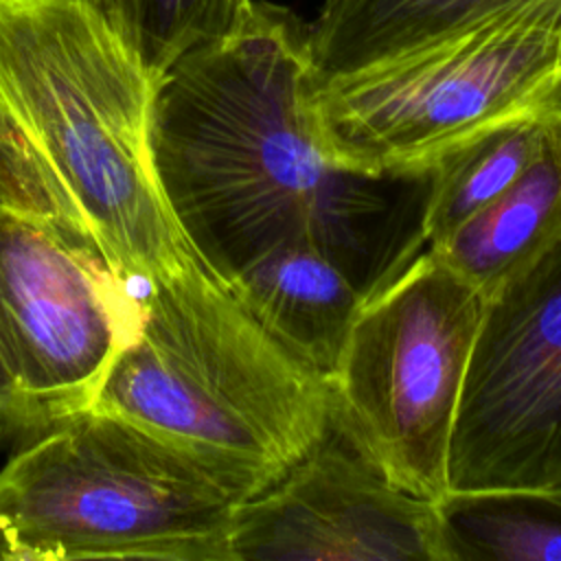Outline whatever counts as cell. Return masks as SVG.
<instances>
[{
  "instance_id": "obj_8",
  "label": "cell",
  "mask_w": 561,
  "mask_h": 561,
  "mask_svg": "<svg viewBox=\"0 0 561 561\" xmlns=\"http://www.w3.org/2000/svg\"><path fill=\"white\" fill-rule=\"evenodd\" d=\"M561 484V243L484 305L449 449V491Z\"/></svg>"
},
{
  "instance_id": "obj_14",
  "label": "cell",
  "mask_w": 561,
  "mask_h": 561,
  "mask_svg": "<svg viewBox=\"0 0 561 561\" xmlns=\"http://www.w3.org/2000/svg\"><path fill=\"white\" fill-rule=\"evenodd\" d=\"M548 121L530 118L495 129L447 156L430 171L421 208L425 248L445 241L519 178L537 156Z\"/></svg>"
},
{
  "instance_id": "obj_4",
  "label": "cell",
  "mask_w": 561,
  "mask_h": 561,
  "mask_svg": "<svg viewBox=\"0 0 561 561\" xmlns=\"http://www.w3.org/2000/svg\"><path fill=\"white\" fill-rule=\"evenodd\" d=\"M239 504L197 454L90 408L0 469V559L228 561Z\"/></svg>"
},
{
  "instance_id": "obj_9",
  "label": "cell",
  "mask_w": 561,
  "mask_h": 561,
  "mask_svg": "<svg viewBox=\"0 0 561 561\" xmlns=\"http://www.w3.org/2000/svg\"><path fill=\"white\" fill-rule=\"evenodd\" d=\"M228 561H449L438 502L394 486L340 430L234 511Z\"/></svg>"
},
{
  "instance_id": "obj_10",
  "label": "cell",
  "mask_w": 561,
  "mask_h": 561,
  "mask_svg": "<svg viewBox=\"0 0 561 561\" xmlns=\"http://www.w3.org/2000/svg\"><path fill=\"white\" fill-rule=\"evenodd\" d=\"M561 243V118L519 178L491 204L427 245L484 305L528 274Z\"/></svg>"
},
{
  "instance_id": "obj_13",
  "label": "cell",
  "mask_w": 561,
  "mask_h": 561,
  "mask_svg": "<svg viewBox=\"0 0 561 561\" xmlns=\"http://www.w3.org/2000/svg\"><path fill=\"white\" fill-rule=\"evenodd\" d=\"M438 511L449 561H561V484L447 491Z\"/></svg>"
},
{
  "instance_id": "obj_7",
  "label": "cell",
  "mask_w": 561,
  "mask_h": 561,
  "mask_svg": "<svg viewBox=\"0 0 561 561\" xmlns=\"http://www.w3.org/2000/svg\"><path fill=\"white\" fill-rule=\"evenodd\" d=\"M138 318L140 298L7 160L0 178V351L15 394L9 427L42 432L94 408Z\"/></svg>"
},
{
  "instance_id": "obj_1",
  "label": "cell",
  "mask_w": 561,
  "mask_h": 561,
  "mask_svg": "<svg viewBox=\"0 0 561 561\" xmlns=\"http://www.w3.org/2000/svg\"><path fill=\"white\" fill-rule=\"evenodd\" d=\"M307 26L259 2L158 81L149 158L193 254L228 287L285 243L322 250L364 296L421 252L425 175H364L322 151Z\"/></svg>"
},
{
  "instance_id": "obj_2",
  "label": "cell",
  "mask_w": 561,
  "mask_h": 561,
  "mask_svg": "<svg viewBox=\"0 0 561 561\" xmlns=\"http://www.w3.org/2000/svg\"><path fill=\"white\" fill-rule=\"evenodd\" d=\"M156 81L96 0H0V151L142 300L193 250L160 195Z\"/></svg>"
},
{
  "instance_id": "obj_3",
  "label": "cell",
  "mask_w": 561,
  "mask_h": 561,
  "mask_svg": "<svg viewBox=\"0 0 561 561\" xmlns=\"http://www.w3.org/2000/svg\"><path fill=\"white\" fill-rule=\"evenodd\" d=\"M94 408L197 454L241 502L280 480L331 423L327 381L195 254L145 291Z\"/></svg>"
},
{
  "instance_id": "obj_12",
  "label": "cell",
  "mask_w": 561,
  "mask_h": 561,
  "mask_svg": "<svg viewBox=\"0 0 561 561\" xmlns=\"http://www.w3.org/2000/svg\"><path fill=\"white\" fill-rule=\"evenodd\" d=\"M508 2L513 0H324L307 26L316 81L405 53Z\"/></svg>"
},
{
  "instance_id": "obj_15",
  "label": "cell",
  "mask_w": 561,
  "mask_h": 561,
  "mask_svg": "<svg viewBox=\"0 0 561 561\" xmlns=\"http://www.w3.org/2000/svg\"><path fill=\"white\" fill-rule=\"evenodd\" d=\"M256 0H107L114 28L158 81L197 46L228 37L256 15Z\"/></svg>"
},
{
  "instance_id": "obj_11",
  "label": "cell",
  "mask_w": 561,
  "mask_h": 561,
  "mask_svg": "<svg viewBox=\"0 0 561 561\" xmlns=\"http://www.w3.org/2000/svg\"><path fill=\"white\" fill-rule=\"evenodd\" d=\"M230 287L296 359L324 381L331 377L364 291L322 250L274 248Z\"/></svg>"
},
{
  "instance_id": "obj_6",
  "label": "cell",
  "mask_w": 561,
  "mask_h": 561,
  "mask_svg": "<svg viewBox=\"0 0 561 561\" xmlns=\"http://www.w3.org/2000/svg\"><path fill=\"white\" fill-rule=\"evenodd\" d=\"M482 316L484 300L425 248L362 298L327 379L331 425L412 495L438 502L449 491Z\"/></svg>"
},
{
  "instance_id": "obj_17",
  "label": "cell",
  "mask_w": 561,
  "mask_h": 561,
  "mask_svg": "<svg viewBox=\"0 0 561 561\" xmlns=\"http://www.w3.org/2000/svg\"><path fill=\"white\" fill-rule=\"evenodd\" d=\"M554 118H561V103H559V107H557V112H554Z\"/></svg>"
},
{
  "instance_id": "obj_5",
  "label": "cell",
  "mask_w": 561,
  "mask_h": 561,
  "mask_svg": "<svg viewBox=\"0 0 561 561\" xmlns=\"http://www.w3.org/2000/svg\"><path fill=\"white\" fill-rule=\"evenodd\" d=\"M561 103V0H513L440 37L316 81L324 156L364 175H425L465 145Z\"/></svg>"
},
{
  "instance_id": "obj_18",
  "label": "cell",
  "mask_w": 561,
  "mask_h": 561,
  "mask_svg": "<svg viewBox=\"0 0 561 561\" xmlns=\"http://www.w3.org/2000/svg\"><path fill=\"white\" fill-rule=\"evenodd\" d=\"M96 2H101V4H103V7H105V4H107V0H96Z\"/></svg>"
},
{
  "instance_id": "obj_16",
  "label": "cell",
  "mask_w": 561,
  "mask_h": 561,
  "mask_svg": "<svg viewBox=\"0 0 561 561\" xmlns=\"http://www.w3.org/2000/svg\"><path fill=\"white\" fill-rule=\"evenodd\" d=\"M4 167H7V160H4V153L0 151V178L4 173ZM13 410H15L13 381H11V375L7 370V364H4V357H2V351H0V423L2 425H7V427L11 425Z\"/></svg>"
}]
</instances>
